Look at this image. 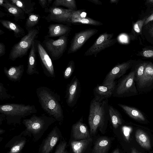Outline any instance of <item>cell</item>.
I'll return each instance as SVG.
<instances>
[{
	"label": "cell",
	"mask_w": 153,
	"mask_h": 153,
	"mask_svg": "<svg viewBox=\"0 0 153 153\" xmlns=\"http://www.w3.org/2000/svg\"><path fill=\"white\" fill-rule=\"evenodd\" d=\"M92 140L90 137L79 141H72L71 145L74 153H82Z\"/></svg>",
	"instance_id": "28"
},
{
	"label": "cell",
	"mask_w": 153,
	"mask_h": 153,
	"mask_svg": "<svg viewBox=\"0 0 153 153\" xmlns=\"http://www.w3.org/2000/svg\"><path fill=\"white\" fill-rule=\"evenodd\" d=\"M123 130L124 135L126 138L127 140H128L129 138L131 129H130L128 127H123Z\"/></svg>",
	"instance_id": "41"
},
{
	"label": "cell",
	"mask_w": 153,
	"mask_h": 153,
	"mask_svg": "<svg viewBox=\"0 0 153 153\" xmlns=\"http://www.w3.org/2000/svg\"><path fill=\"white\" fill-rule=\"evenodd\" d=\"M131 153H141L138 151L136 149L134 148L132 149Z\"/></svg>",
	"instance_id": "47"
},
{
	"label": "cell",
	"mask_w": 153,
	"mask_h": 153,
	"mask_svg": "<svg viewBox=\"0 0 153 153\" xmlns=\"http://www.w3.org/2000/svg\"><path fill=\"white\" fill-rule=\"evenodd\" d=\"M118 105L121 107L129 117L135 120L140 122H144L146 119L143 114L138 109L121 104Z\"/></svg>",
	"instance_id": "24"
},
{
	"label": "cell",
	"mask_w": 153,
	"mask_h": 153,
	"mask_svg": "<svg viewBox=\"0 0 153 153\" xmlns=\"http://www.w3.org/2000/svg\"><path fill=\"white\" fill-rule=\"evenodd\" d=\"M37 112L34 105L7 103L0 105V113L4 115L7 123L9 125L20 124L22 118Z\"/></svg>",
	"instance_id": "4"
},
{
	"label": "cell",
	"mask_w": 153,
	"mask_h": 153,
	"mask_svg": "<svg viewBox=\"0 0 153 153\" xmlns=\"http://www.w3.org/2000/svg\"><path fill=\"white\" fill-rule=\"evenodd\" d=\"M81 90L80 82L75 75L67 86L65 98L68 106L72 107L76 105L80 96Z\"/></svg>",
	"instance_id": "13"
},
{
	"label": "cell",
	"mask_w": 153,
	"mask_h": 153,
	"mask_svg": "<svg viewBox=\"0 0 153 153\" xmlns=\"http://www.w3.org/2000/svg\"><path fill=\"white\" fill-rule=\"evenodd\" d=\"M116 82L114 81L107 85L97 84L93 90L94 97L102 100L113 96Z\"/></svg>",
	"instance_id": "16"
},
{
	"label": "cell",
	"mask_w": 153,
	"mask_h": 153,
	"mask_svg": "<svg viewBox=\"0 0 153 153\" xmlns=\"http://www.w3.org/2000/svg\"><path fill=\"white\" fill-rule=\"evenodd\" d=\"M15 97L8 93L3 84L0 82V99L1 100L12 99Z\"/></svg>",
	"instance_id": "35"
},
{
	"label": "cell",
	"mask_w": 153,
	"mask_h": 153,
	"mask_svg": "<svg viewBox=\"0 0 153 153\" xmlns=\"http://www.w3.org/2000/svg\"><path fill=\"white\" fill-rule=\"evenodd\" d=\"M5 16V14L1 11L0 12V17L1 18L4 16Z\"/></svg>",
	"instance_id": "48"
},
{
	"label": "cell",
	"mask_w": 153,
	"mask_h": 153,
	"mask_svg": "<svg viewBox=\"0 0 153 153\" xmlns=\"http://www.w3.org/2000/svg\"><path fill=\"white\" fill-rule=\"evenodd\" d=\"M56 121L54 118L50 116H38L33 114L30 118L23 120L22 123L26 128L21 133L25 137H32L34 142H36L42 137L49 127Z\"/></svg>",
	"instance_id": "3"
},
{
	"label": "cell",
	"mask_w": 153,
	"mask_h": 153,
	"mask_svg": "<svg viewBox=\"0 0 153 153\" xmlns=\"http://www.w3.org/2000/svg\"><path fill=\"white\" fill-rule=\"evenodd\" d=\"M0 5L13 16L15 21L25 19L26 14L25 12L20 8L11 3L8 0H0Z\"/></svg>",
	"instance_id": "18"
},
{
	"label": "cell",
	"mask_w": 153,
	"mask_h": 153,
	"mask_svg": "<svg viewBox=\"0 0 153 153\" xmlns=\"http://www.w3.org/2000/svg\"><path fill=\"white\" fill-rule=\"evenodd\" d=\"M24 71V67L23 65L18 66H11L7 68L6 67L4 68V74L10 80L16 82L20 80Z\"/></svg>",
	"instance_id": "22"
},
{
	"label": "cell",
	"mask_w": 153,
	"mask_h": 153,
	"mask_svg": "<svg viewBox=\"0 0 153 153\" xmlns=\"http://www.w3.org/2000/svg\"><path fill=\"white\" fill-rule=\"evenodd\" d=\"M88 1L91 2L96 5H101L102 3L100 1L98 0H87Z\"/></svg>",
	"instance_id": "44"
},
{
	"label": "cell",
	"mask_w": 153,
	"mask_h": 153,
	"mask_svg": "<svg viewBox=\"0 0 153 153\" xmlns=\"http://www.w3.org/2000/svg\"><path fill=\"white\" fill-rule=\"evenodd\" d=\"M5 132V131L3 129L1 128L0 129V134L1 135L3 133H4Z\"/></svg>",
	"instance_id": "49"
},
{
	"label": "cell",
	"mask_w": 153,
	"mask_h": 153,
	"mask_svg": "<svg viewBox=\"0 0 153 153\" xmlns=\"http://www.w3.org/2000/svg\"><path fill=\"white\" fill-rule=\"evenodd\" d=\"M98 31V30L95 28H89L75 33L72 39L67 53L70 54L77 51L89 39L96 34Z\"/></svg>",
	"instance_id": "10"
},
{
	"label": "cell",
	"mask_w": 153,
	"mask_h": 153,
	"mask_svg": "<svg viewBox=\"0 0 153 153\" xmlns=\"http://www.w3.org/2000/svg\"><path fill=\"white\" fill-rule=\"evenodd\" d=\"M0 22L4 27L12 31L16 38H22L25 35L24 29L15 22L4 19H0Z\"/></svg>",
	"instance_id": "23"
},
{
	"label": "cell",
	"mask_w": 153,
	"mask_h": 153,
	"mask_svg": "<svg viewBox=\"0 0 153 153\" xmlns=\"http://www.w3.org/2000/svg\"><path fill=\"white\" fill-rule=\"evenodd\" d=\"M12 4L21 9L28 15L33 13L35 3L31 0H8Z\"/></svg>",
	"instance_id": "25"
},
{
	"label": "cell",
	"mask_w": 153,
	"mask_h": 153,
	"mask_svg": "<svg viewBox=\"0 0 153 153\" xmlns=\"http://www.w3.org/2000/svg\"><path fill=\"white\" fill-rule=\"evenodd\" d=\"M153 20V13L147 17L144 22L145 25L147 24L149 22Z\"/></svg>",
	"instance_id": "43"
},
{
	"label": "cell",
	"mask_w": 153,
	"mask_h": 153,
	"mask_svg": "<svg viewBox=\"0 0 153 153\" xmlns=\"http://www.w3.org/2000/svg\"><path fill=\"white\" fill-rule=\"evenodd\" d=\"M72 135L77 140H84L90 137L86 125L83 123V118L82 117L72 127Z\"/></svg>",
	"instance_id": "17"
},
{
	"label": "cell",
	"mask_w": 153,
	"mask_h": 153,
	"mask_svg": "<svg viewBox=\"0 0 153 153\" xmlns=\"http://www.w3.org/2000/svg\"><path fill=\"white\" fill-rule=\"evenodd\" d=\"M145 20V19L140 20L134 24L133 28L136 33H140L141 32L142 27L143 24H144Z\"/></svg>",
	"instance_id": "38"
},
{
	"label": "cell",
	"mask_w": 153,
	"mask_h": 153,
	"mask_svg": "<svg viewBox=\"0 0 153 153\" xmlns=\"http://www.w3.org/2000/svg\"><path fill=\"white\" fill-rule=\"evenodd\" d=\"M147 2L149 3H153V0H149L147 1Z\"/></svg>",
	"instance_id": "52"
},
{
	"label": "cell",
	"mask_w": 153,
	"mask_h": 153,
	"mask_svg": "<svg viewBox=\"0 0 153 153\" xmlns=\"http://www.w3.org/2000/svg\"><path fill=\"white\" fill-rule=\"evenodd\" d=\"M132 65V62L128 61L115 65L106 75L102 85L110 84L115 81V80L123 76Z\"/></svg>",
	"instance_id": "14"
},
{
	"label": "cell",
	"mask_w": 153,
	"mask_h": 153,
	"mask_svg": "<svg viewBox=\"0 0 153 153\" xmlns=\"http://www.w3.org/2000/svg\"><path fill=\"white\" fill-rule=\"evenodd\" d=\"M85 9H80L74 11L71 18V20L79 19H82L86 17L87 13Z\"/></svg>",
	"instance_id": "37"
},
{
	"label": "cell",
	"mask_w": 153,
	"mask_h": 153,
	"mask_svg": "<svg viewBox=\"0 0 153 153\" xmlns=\"http://www.w3.org/2000/svg\"><path fill=\"white\" fill-rule=\"evenodd\" d=\"M36 40L33 42L32 44L28 58L26 72L27 74L29 75L34 74H39V72L37 70L36 67L37 50Z\"/></svg>",
	"instance_id": "21"
},
{
	"label": "cell",
	"mask_w": 153,
	"mask_h": 153,
	"mask_svg": "<svg viewBox=\"0 0 153 153\" xmlns=\"http://www.w3.org/2000/svg\"><path fill=\"white\" fill-rule=\"evenodd\" d=\"M41 16L39 14L32 13L28 15L25 24L26 29L28 31L34 28L38 23Z\"/></svg>",
	"instance_id": "31"
},
{
	"label": "cell",
	"mask_w": 153,
	"mask_h": 153,
	"mask_svg": "<svg viewBox=\"0 0 153 153\" xmlns=\"http://www.w3.org/2000/svg\"><path fill=\"white\" fill-rule=\"evenodd\" d=\"M71 23L72 24L80 23L98 26L103 25L101 22L88 17L72 20Z\"/></svg>",
	"instance_id": "33"
},
{
	"label": "cell",
	"mask_w": 153,
	"mask_h": 153,
	"mask_svg": "<svg viewBox=\"0 0 153 153\" xmlns=\"http://www.w3.org/2000/svg\"><path fill=\"white\" fill-rule=\"evenodd\" d=\"M113 33H109L105 32L101 34L96 39L94 44L85 52V56H97L101 51L115 44L116 39L113 38Z\"/></svg>",
	"instance_id": "9"
},
{
	"label": "cell",
	"mask_w": 153,
	"mask_h": 153,
	"mask_svg": "<svg viewBox=\"0 0 153 153\" xmlns=\"http://www.w3.org/2000/svg\"><path fill=\"white\" fill-rule=\"evenodd\" d=\"M27 142L26 137L21 133L13 137L5 146L7 153H21Z\"/></svg>",
	"instance_id": "15"
},
{
	"label": "cell",
	"mask_w": 153,
	"mask_h": 153,
	"mask_svg": "<svg viewBox=\"0 0 153 153\" xmlns=\"http://www.w3.org/2000/svg\"><path fill=\"white\" fill-rule=\"evenodd\" d=\"M75 68V63L73 60L68 62L63 73V76L65 79L69 78L73 74Z\"/></svg>",
	"instance_id": "34"
},
{
	"label": "cell",
	"mask_w": 153,
	"mask_h": 153,
	"mask_svg": "<svg viewBox=\"0 0 153 153\" xmlns=\"http://www.w3.org/2000/svg\"><path fill=\"white\" fill-rule=\"evenodd\" d=\"M141 55L145 57L153 58V50H144L142 52Z\"/></svg>",
	"instance_id": "40"
},
{
	"label": "cell",
	"mask_w": 153,
	"mask_h": 153,
	"mask_svg": "<svg viewBox=\"0 0 153 153\" xmlns=\"http://www.w3.org/2000/svg\"><path fill=\"white\" fill-rule=\"evenodd\" d=\"M27 32V33L21 38V40L12 47L9 56L10 60L14 61L27 55L33 42L36 40L38 37L39 29L37 27Z\"/></svg>",
	"instance_id": "5"
},
{
	"label": "cell",
	"mask_w": 153,
	"mask_h": 153,
	"mask_svg": "<svg viewBox=\"0 0 153 153\" xmlns=\"http://www.w3.org/2000/svg\"><path fill=\"white\" fill-rule=\"evenodd\" d=\"M110 145L109 140L106 137L99 139L96 142L93 150V153H106Z\"/></svg>",
	"instance_id": "29"
},
{
	"label": "cell",
	"mask_w": 153,
	"mask_h": 153,
	"mask_svg": "<svg viewBox=\"0 0 153 153\" xmlns=\"http://www.w3.org/2000/svg\"><path fill=\"white\" fill-rule=\"evenodd\" d=\"M147 62H144L137 65L134 69L135 72V79L137 88L140 87L143 75L144 69Z\"/></svg>",
	"instance_id": "30"
},
{
	"label": "cell",
	"mask_w": 153,
	"mask_h": 153,
	"mask_svg": "<svg viewBox=\"0 0 153 153\" xmlns=\"http://www.w3.org/2000/svg\"><path fill=\"white\" fill-rule=\"evenodd\" d=\"M153 85V64L148 62L144 69L143 75L139 89L141 91H146L151 88Z\"/></svg>",
	"instance_id": "20"
},
{
	"label": "cell",
	"mask_w": 153,
	"mask_h": 153,
	"mask_svg": "<svg viewBox=\"0 0 153 153\" xmlns=\"http://www.w3.org/2000/svg\"><path fill=\"white\" fill-rule=\"evenodd\" d=\"M62 137L59 128L57 126H55L42 141L38 153H50Z\"/></svg>",
	"instance_id": "12"
},
{
	"label": "cell",
	"mask_w": 153,
	"mask_h": 153,
	"mask_svg": "<svg viewBox=\"0 0 153 153\" xmlns=\"http://www.w3.org/2000/svg\"><path fill=\"white\" fill-rule=\"evenodd\" d=\"M0 125H1L2 123V121L4 120V118H5V116L4 114L1 113H0Z\"/></svg>",
	"instance_id": "45"
},
{
	"label": "cell",
	"mask_w": 153,
	"mask_h": 153,
	"mask_svg": "<svg viewBox=\"0 0 153 153\" xmlns=\"http://www.w3.org/2000/svg\"><path fill=\"white\" fill-rule=\"evenodd\" d=\"M67 143L62 139L57 145L54 153H67Z\"/></svg>",
	"instance_id": "36"
},
{
	"label": "cell",
	"mask_w": 153,
	"mask_h": 153,
	"mask_svg": "<svg viewBox=\"0 0 153 153\" xmlns=\"http://www.w3.org/2000/svg\"><path fill=\"white\" fill-rule=\"evenodd\" d=\"M36 93L39 102L44 111L56 121L61 123L64 115L59 95L45 86L38 88Z\"/></svg>",
	"instance_id": "1"
},
{
	"label": "cell",
	"mask_w": 153,
	"mask_h": 153,
	"mask_svg": "<svg viewBox=\"0 0 153 153\" xmlns=\"http://www.w3.org/2000/svg\"><path fill=\"white\" fill-rule=\"evenodd\" d=\"M5 33L4 32L3 30H1V29H0V35H2L4 34Z\"/></svg>",
	"instance_id": "51"
},
{
	"label": "cell",
	"mask_w": 153,
	"mask_h": 153,
	"mask_svg": "<svg viewBox=\"0 0 153 153\" xmlns=\"http://www.w3.org/2000/svg\"><path fill=\"white\" fill-rule=\"evenodd\" d=\"M135 136L137 141L141 146L148 150L151 148L149 138L143 131L140 129L137 130L135 132Z\"/></svg>",
	"instance_id": "26"
},
{
	"label": "cell",
	"mask_w": 153,
	"mask_h": 153,
	"mask_svg": "<svg viewBox=\"0 0 153 153\" xmlns=\"http://www.w3.org/2000/svg\"><path fill=\"white\" fill-rule=\"evenodd\" d=\"M69 34L59 37L56 40L44 38L42 45L53 60L59 59L66 50Z\"/></svg>",
	"instance_id": "7"
},
{
	"label": "cell",
	"mask_w": 153,
	"mask_h": 153,
	"mask_svg": "<svg viewBox=\"0 0 153 153\" xmlns=\"http://www.w3.org/2000/svg\"><path fill=\"white\" fill-rule=\"evenodd\" d=\"M5 46L3 43H0V57L4 56L5 53Z\"/></svg>",
	"instance_id": "42"
},
{
	"label": "cell",
	"mask_w": 153,
	"mask_h": 153,
	"mask_svg": "<svg viewBox=\"0 0 153 153\" xmlns=\"http://www.w3.org/2000/svg\"><path fill=\"white\" fill-rule=\"evenodd\" d=\"M37 53L45 75L48 77L54 78L55 73L51 58L40 41L36 40Z\"/></svg>",
	"instance_id": "11"
},
{
	"label": "cell",
	"mask_w": 153,
	"mask_h": 153,
	"mask_svg": "<svg viewBox=\"0 0 153 153\" xmlns=\"http://www.w3.org/2000/svg\"><path fill=\"white\" fill-rule=\"evenodd\" d=\"M135 83V72L133 70L128 74L122 76L116 82L113 96L124 97L138 94Z\"/></svg>",
	"instance_id": "6"
},
{
	"label": "cell",
	"mask_w": 153,
	"mask_h": 153,
	"mask_svg": "<svg viewBox=\"0 0 153 153\" xmlns=\"http://www.w3.org/2000/svg\"><path fill=\"white\" fill-rule=\"evenodd\" d=\"M48 31L45 38L60 37L69 34L71 28L70 26L61 23L50 25L48 27Z\"/></svg>",
	"instance_id": "19"
},
{
	"label": "cell",
	"mask_w": 153,
	"mask_h": 153,
	"mask_svg": "<svg viewBox=\"0 0 153 153\" xmlns=\"http://www.w3.org/2000/svg\"><path fill=\"white\" fill-rule=\"evenodd\" d=\"M113 153H120L119 150L118 149L115 150Z\"/></svg>",
	"instance_id": "50"
},
{
	"label": "cell",
	"mask_w": 153,
	"mask_h": 153,
	"mask_svg": "<svg viewBox=\"0 0 153 153\" xmlns=\"http://www.w3.org/2000/svg\"><path fill=\"white\" fill-rule=\"evenodd\" d=\"M109 116L111 123L114 128H117L122 123V119L119 112L111 105H109Z\"/></svg>",
	"instance_id": "27"
},
{
	"label": "cell",
	"mask_w": 153,
	"mask_h": 153,
	"mask_svg": "<svg viewBox=\"0 0 153 153\" xmlns=\"http://www.w3.org/2000/svg\"><path fill=\"white\" fill-rule=\"evenodd\" d=\"M52 6H63L74 11L77 10L76 3L74 0H55L53 1Z\"/></svg>",
	"instance_id": "32"
},
{
	"label": "cell",
	"mask_w": 153,
	"mask_h": 153,
	"mask_svg": "<svg viewBox=\"0 0 153 153\" xmlns=\"http://www.w3.org/2000/svg\"><path fill=\"white\" fill-rule=\"evenodd\" d=\"M53 1V0H39L38 2L42 7L45 9L50 7Z\"/></svg>",
	"instance_id": "39"
},
{
	"label": "cell",
	"mask_w": 153,
	"mask_h": 153,
	"mask_svg": "<svg viewBox=\"0 0 153 153\" xmlns=\"http://www.w3.org/2000/svg\"><path fill=\"white\" fill-rule=\"evenodd\" d=\"M108 102V99L102 100L94 97L91 101L88 117L91 134L106 125L109 117Z\"/></svg>",
	"instance_id": "2"
},
{
	"label": "cell",
	"mask_w": 153,
	"mask_h": 153,
	"mask_svg": "<svg viewBox=\"0 0 153 153\" xmlns=\"http://www.w3.org/2000/svg\"><path fill=\"white\" fill-rule=\"evenodd\" d=\"M74 11L58 7L50 6L45 9V12L48 13L45 19L48 22H58L71 26L72 25L71 18Z\"/></svg>",
	"instance_id": "8"
},
{
	"label": "cell",
	"mask_w": 153,
	"mask_h": 153,
	"mask_svg": "<svg viewBox=\"0 0 153 153\" xmlns=\"http://www.w3.org/2000/svg\"><path fill=\"white\" fill-rule=\"evenodd\" d=\"M119 0H110V3L111 4L114 3L117 4L118 3Z\"/></svg>",
	"instance_id": "46"
}]
</instances>
